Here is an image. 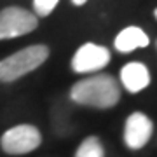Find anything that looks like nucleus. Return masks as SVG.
I'll return each instance as SVG.
<instances>
[{"mask_svg": "<svg viewBox=\"0 0 157 157\" xmlns=\"http://www.w3.org/2000/svg\"><path fill=\"white\" fill-rule=\"evenodd\" d=\"M70 100L77 105L93 108H112L121 100V87L112 75L98 73L87 78H82L72 86Z\"/></svg>", "mask_w": 157, "mask_h": 157, "instance_id": "nucleus-1", "label": "nucleus"}, {"mask_svg": "<svg viewBox=\"0 0 157 157\" xmlns=\"http://www.w3.org/2000/svg\"><path fill=\"white\" fill-rule=\"evenodd\" d=\"M47 58H49V47L44 44H35L19 49L11 56L0 59V82L4 84L16 82L23 75L42 67L47 61Z\"/></svg>", "mask_w": 157, "mask_h": 157, "instance_id": "nucleus-2", "label": "nucleus"}, {"mask_svg": "<svg viewBox=\"0 0 157 157\" xmlns=\"http://www.w3.org/2000/svg\"><path fill=\"white\" fill-rule=\"evenodd\" d=\"M42 143L40 131L32 124H17L7 129L0 138V148L9 155H25L39 148Z\"/></svg>", "mask_w": 157, "mask_h": 157, "instance_id": "nucleus-3", "label": "nucleus"}, {"mask_svg": "<svg viewBox=\"0 0 157 157\" xmlns=\"http://www.w3.org/2000/svg\"><path fill=\"white\" fill-rule=\"evenodd\" d=\"M39 26V17L32 11L17 6L0 11V40L16 39L32 33Z\"/></svg>", "mask_w": 157, "mask_h": 157, "instance_id": "nucleus-4", "label": "nucleus"}, {"mask_svg": "<svg viewBox=\"0 0 157 157\" xmlns=\"http://www.w3.org/2000/svg\"><path fill=\"white\" fill-rule=\"evenodd\" d=\"M108 61H110V51L105 45L87 42L75 51L70 65L75 73H93L105 68Z\"/></svg>", "mask_w": 157, "mask_h": 157, "instance_id": "nucleus-5", "label": "nucleus"}, {"mask_svg": "<svg viewBox=\"0 0 157 157\" xmlns=\"http://www.w3.org/2000/svg\"><path fill=\"white\" fill-rule=\"evenodd\" d=\"M152 133L154 124L150 119L141 112H133L124 124V143L131 150H140L148 143Z\"/></svg>", "mask_w": 157, "mask_h": 157, "instance_id": "nucleus-6", "label": "nucleus"}, {"mask_svg": "<svg viewBox=\"0 0 157 157\" xmlns=\"http://www.w3.org/2000/svg\"><path fill=\"white\" fill-rule=\"evenodd\" d=\"M121 82H122L124 89L129 91V93H133V94L140 93L150 84L148 68L143 63L138 61H131L128 65H124L122 70H121Z\"/></svg>", "mask_w": 157, "mask_h": 157, "instance_id": "nucleus-7", "label": "nucleus"}, {"mask_svg": "<svg viewBox=\"0 0 157 157\" xmlns=\"http://www.w3.org/2000/svg\"><path fill=\"white\" fill-rule=\"evenodd\" d=\"M148 35L143 32L138 26H128L124 28L122 32H119V35L113 40V45L119 52H133L135 49H140V47H147L148 45Z\"/></svg>", "mask_w": 157, "mask_h": 157, "instance_id": "nucleus-8", "label": "nucleus"}, {"mask_svg": "<svg viewBox=\"0 0 157 157\" xmlns=\"http://www.w3.org/2000/svg\"><path fill=\"white\" fill-rule=\"evenodd\" d=\"M75 157H105V150L98 136H87L78 145Z\"/></svg>", "mask_w": 157, "mask_h": 157, "instance_id": "nucleus-9", "label": "nucleus"}, {"mask_svg": "<svg viewBox=\"0 0 157 157\" xmlns=\"http://www.w3.org/2000/svg\"><path fill=\"white\" fill-rule=\"evenodd\" d=\"M59 0H33V14L37 17H45L56 9Z\"/></svg>", "mask_w": 157, "mask_h": 157, "instance_id": "nucleus-10", "label": "nucleus"}, {"mask_svg": "<svg viewBox=\"0 0 157 157\" xmlns=\"http://www.w3.org/2000/svg\"><path fill=\"white\" fill-rule=\"evenodd\" d=\"M72 2H73V6H84L87 0H72Z\"/></svg>", "mask_w": 157, "mask_h": 157, "instance_id": "nucleus-11", "label": "nucleus"}, {"mask_svg": "<svg viewBox=\"0 0 157 157\" xmlns=\"http://www.w3.org/2000/svg\"><path fill=\"white\" fill-rule=\"evenodd\" d=\"M154 14H155V17H157V9H155V11H154Z\"/></svg>", "mask_w": 157, "mask_h": 157, "instance_id": "nucleus-12", "label": "nucleus"}]
</instances>
